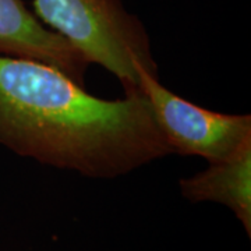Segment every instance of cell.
Listing matches in <instances>:
<instances>
[{"label": "cell", "mask_w": 251, "mask_h": 251, "mask_svg": "<svg viewBox=\"0 0 251 251\" xmlns=\"http://www.w3.org/2000/svg\"><path fill=\"white\" fill-rule=\"evenodd\" d=\"M0 145L91 179L120 177L172 155L141 91L98 98L56 67L3 54Z\"/></svg>", "instance_id": "6da1fadb"}, {"label": "cell", "mask_w": 251, "mask_h": 251, "mask_svg": "<svg viewBox=\"0 0 251 251\" xmlns=\"http://www.w3.org/2000/svg\"><path fill=\"white\" fill-rule=\"evenodd\" d=\"M34 9L91 64L113 74L125 94L140 91L141 67L159 75L148 31L122 0H34Z\"/></svg>", "instance_id": "7a4b0ae2"}, {"label": "cell", "mask_w": 251, "mask_h": 251, "mask_svg": "<svg viewBox=\"0 0 251 251\" xmlns=\"http://www.w3.org/2000/svg\"><path fill=\"white\" fill-rule=\"evenodd\" d=\"M147 98L172 153L201 156L208 163L233 156L251 140L250 115H229L201 108L168 90L159 75L138 70Z\"/></svg>", "instance_id": "3957f363"}, {"label": "cell", "mask_w": 251, "mask_h": 251, "mask_svg": "<svg viewBox=\"0 0 251 251\" xmlns=\"http://www.w3.org/2000/svg\"><path fill=\"white\" fill-rule=\"evenodd\" d=\"M0 54L46 63L85 87L91 63L66 38L46 27L23 0H0Z\"/></svg>", "instance_id": "277c9868"}, {"label": "cell", "mask_w": 251, "mask_h": 251, "mask_svg": "<svg viewBox=\"0 0 251 251\" xmlns=\"http://www.w3.org/2000/svg\"><path fill=\"white\" fill-rule=\"evenodd\" d=\"M181 196L193 204L227 206L251 237V140L233 156L212 162L205 171L179 181Z\"/></svg>", "instance_id": "5b68a950"}]
</instances>
